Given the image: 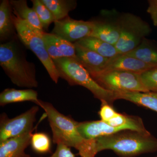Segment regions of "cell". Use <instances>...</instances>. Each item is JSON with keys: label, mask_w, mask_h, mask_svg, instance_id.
Returning <instances> with one entry per match:
<instances>
[{"label": "cell", "mask_w": 157, "mask_h": 157, "mask_svg": "<svg viewBox=\"0 0 157 157\" xmlns=\"http://www.w3.org/2000/svg\"><path fill=\"white\" fill-rule=\"evenodd\" d=\"M38 106L45 111L52 132L54 143L73 147L81 157L96 156L98 152L95 139L82 137L78 132V122L59 112L49 102L40 100Z\"/></svg>", "instance_id": "6da1fadb"}, {"label": "cell", "mask_w": 157, "mask_h": 157, "mask_svg": "<svg viewBox=\"0 0 157 157\" xmlns=\"http://www.w3.org/2000/svg\"><path fill=\"white\" fill-rule=\"evenodd\" d=\"M95 140L98 152L110 150L120 157H135L157 150V139L150 132L124 130Z\"/></svg>", "instance_id": "7a4b0ae2"}, {"label": "cell", "mask_w": 157, "mask_h": 157, "mask_svg": "<svg viewBox=\"0 0 157 157\" xmlns=\"http://www.w3.org/2000/svg\"><path fill=\"white\" fill-rule=\"evenodd\" d=\"M0 66L11 82L18 87H38L35 65L27 60L14 39L0 45Z\"/></svg>", "instance_id": "3957f363"}, {"label": "cell", "mask_w": 157, "mask_h": 157, "mask_svg": "<svg viewBox=\"0 0 157 157\" xmlns=\"http://www.w3.org/2000/svg\"><path fill=\"white\" fill-rule=\"evenodd\" d=\"M60 77L71 86L78 85L87 89L94 97L100 101H105L111 105L116 100V94L101 87L88 71L75 59L63 58L53 60Z\"/></svg>", "instance_id": "277c9868"}, {"label": "cell", "mask_w": 157, "mask_h": 157, "mask_svg": "<svg viewBox=\"0 0 157 157\" xmlns=\"http://www.w3.org/2000/svg\"><path fill=\"white\" fill-rule=\"evenodd\" d=\"M12 18L14 27L20 41L27 48L32 51L41 62L52 81L58 82L59 74L53 60L45 48L43 33L19 17L15 11H12Z\"/></svg>", "instance_id": "5b68a950"}, {"label": "cell", "mask_w": 157, "mask_h": 157, "mask_svg": "<svg viewBox=\"0 0 157 157\" xmlns=\"http://www.w3.org/2000/svg\"><path fill=\"white\" fill-rule=\"evenodd\" d=\"M101 87L113 92H147L144 86L140 73L114 70L89 73Z\"/></svg>", "instance_id": "8992f818"}, {"label": "cell", "mask_w": 157, "mask_h": 157, "mask_svg": "<svg viewBox=\"0 0 157 157\" xmlns=\"http://www.w3.org/2000/svg\"><path fill=\"white\" fill-rule=\"evenodd\" d=\"M120 19V36L115 46L119 53L124 54L139 46L151 29L147 23L134 14L125 13Z\"/></svg>", "instance_id": "52a82bcc"}, {"label": "cell", "mask_w": 157, "mask_h": 157, "mask_svg": "<svg viewBox=\"0 0 157 157\" xmlns=\"http://www.w3.org/2000/svg\"><path fill=\"white\" fill-rule=\"evenodd\" d=\"M39 109L38 105L33 106L12 118L8 117L6 113H2L0 116V142L36 128L37 126L34 127V124Z\"/></svg>", "instance_id": "ba28073f"}, {"label": "cell", "mask_w": 157, "mask_h": 157, "mask_svg": "<svg viewBox=\"0 0 157 157\" xmlns=\"http://www.w3.org/2000/svg\"><path fill=\"white\" fill-rule=\"evenodd\" d=\"M94 21L76 20L69 17L54 22L52 33L57 35L68 42H78L89 37L94 29Z\"/></svg>", "instance_id": "9c48e42d"}, {"label": "cell", "mask_w": 157, "mask_h": 157, "mask_svg": "<svg viewBox=\"0 0 157 157\" xmlns=\"http://www.w3.org/2000/svg\"><path fill=\"white\" fill-rule=\"evenodd\" d=\"M106 18L98 21H94V26L90 36L98 38L111 45H115L121 33L119 17H113L110 12H104Z\"/></svg>", "instance_id": "30bf717a"}, {"label": "cell", "mask_w": 157, "mask_h": 157, "mask_svg": "<svg viewBox=\"0 0 157 157\" xmlns=\"http://www.w3.org/2000/svg\"><path fill=\"white\" fill-rule=\"evenodd\" d=\"M43 39L46 50L53 60L63 58L77 59L74 43L52 33L43 32Z\"/></svg>", "instance_id": "8fae6325"}, {"label": "cell", "mask_w": 157, "mask_h": 157, "mask_svg": "<svg viewBox=\"0 0 157 157\" xmlns=\"http://www.w3.org/2000/svg\"><path fill=\"white\" fill-rule=\"evenodd\" d=\"M156 67H157L148 64L134 57L119 54L109 59L106 67L101 72L119 70L140 74Z\"/></svg>", "instance_id": "7c38bea8"}, {"label": "cell", "mask_w": 157, "mask_h": 157, "mask_svg": "<svg viewBox=\"0 0 157 157\" xmlns=\"http://www.w3.org/2000/svg\"><path fill=\"white\" fill-rule=\"evenodd\" d=\"M35 129L0 142V157H31L25 150L30 144Z\"/></svg>", "instance_id": "4fadbf2b"}, {"label": "cell", "mask_w": 157, "mask_h": 157, "mask_svg": "<svg viewBox=\"0 0 157 157\" xmlns=\"http://www.w3.org/2000/svg\"><path fill=\"white\" fill-rule=\"evenodd\" d=\"M77 61L89 73H98L104 70L109 59L74 43Z\"/></svg>", "instance_id": "5bb4252c"}, {"label": "cell", "mask_w": 157, "mask_h": 157, "mask_svg": "<svg viewBox=\"0 0 157 157\" xmlns=\"http://www.w3.org/2000/svg\"><path fill=\"white\" fill-rule=\"evenodd\" d=\"M38 97L36 91L32 89H6L0 94V106L4 107L7 104L25 101H31L38 105L40 101Z\"/></svg>", "instance_id": "9a60e30c"}, {"label": "cell", "mask_w": 157, "mask_h": 157, "mask_svg": "<svg viewBox=\"0 0 157 157\" xmlns=\"http://www.w3.org/2000/svg\"><path fill=\"white\" fill-rule=\"evenodd\" d=\"M117 100L123 99L157 112V92L116 93Z\"/></svg>", "instance_id": "2e32d148"}, {"label": "cell", "mask_w": 157, "mask_h": 157, "mask_svg": "<svg viewBox=\"0 0 157 157\" xmlns=\"http://www.w3.org/2000/svg\"><path fill=\"white\" fill-rule=\"evenodd\" d=\"M12 8L10 1L2 0L0 4V40L12 39L15 30L12 18Z\"/></svg>", "instance_id": "e0dca14e"}, {"label": "cell", "mask_w": 157, "mask_h": 157, "mask_svg": "<svg viewBox=\"0 0 157 157\" xmlns=\"http://www.w3.org/2000/svg\"><path fill=\"white\" fill-rule=\"evenodd\" d=\"M76 43L107 59L112 58L119 54L115 45L94 37H86Z\"/></svg>", "instance_id": "ac0fdd59"}, {"label": "cell", "mask_w": 157, "mask_h": 157, "mask_svg": "<svg viewBox=\"0 0 157 157\" xmlns=\"http://www.w3.org/2000/svg\"><path fill=\"white\" fill-rule=\"evenodd\" d=\"M124 54L134 57L144 63L157 67V47L144 38L139 46Z\"/></svg>", "instance_id": "d6986e66"}, {"label": "cell", "mask_w": 157, "mask_h": 157, "mask_svg": "<svg viewBox=\"0 0 157 157\" xmlns=\"http://www.w3.org/2000/svg\"><path fill=\"white\" fill-rule=\"evenodd\" d=\"M10 2L13 11H15L21 18L27 21L36 28L44 32L36 13L33 8L29 7L26 1L11 0Z\"/></svg>", "instance_id": "ffe728a7"}, {"label": "cell", "mask_w": 157, "mask_h": 157, "mask_svg": "<svg viewBox=\"0 0 157 157\" xmlns=\"http://www.w3.org/2000/svg\"><path fill=\"white\" fill-rule=\"evenodd\" d=\"M53 14L55 21L68 16L70 11L76 8L77 2L74 0H41Z\"/></svg>", "instance_id": "44dd1931"}, {"label": "cell", "mask_w": 157, "mask_h": 157, "mask_svg": "<svg viewBox=\"0 0 157 157\" xmlns=\"http://www.w3.org/2000/svg\"><path fill=\"white\" fill-rule=\"evenodd\" d=\"M30 145L33 150L37 153L52 152V140L48 134L44 132H36L32 135Z\"/></svg>", "instance_id": "7402d4cb"}, {"label": "cell", "mask_w": 157, "mask_h": 157, "mask_svg": "<svg viewBox=\"0 0 157 157\" xmlns=\"http://www.w3.org/2000/svg\"><path fill=\"white\" fill-rule=\"evenodd\" d=\"M31 2L33 4V8L36 13L43 29H47L51 24L55 21L53 14L41 0H32Z\"/></svg>", "instance_id": "603a6c76"}, {"label": "cell", "mask_w": 157, "mask_h": 157, "mask_svg": "<svg viewBox=\"0 0 157 157\" xmlns=\"http://www.w3.org/2000/svg\"><path fill=\"white\" fill-rule=\"evenodd\" d=\"M144 86L148 92H157V67L140 73Z\"/></svg>", "instance_id": "cb8c5ba5"}, {"label": "cell", "mask_w": 157, "mask_h": 157, "mask_svg": "<svg viewBox=\"0 0 157 157\" xmlns=\"http://www.w3.org/2000/svg\"><path fill=\"white\" fill-rule=\"evenodd\" d=\"M101 104L98 114L101 120L107 122L111 119L115 117L118 112L115 110L113 105H111L105 101H101Z\"/></svg>", "instance_id": "d4e9b609"}, {"label": "cell", "mask_w": 157, "mask_h": 157, "mask_svg": "<svg viewBox=\"0 0 157 157\" xmlns=\"http://www.w3.org/2000/svg\"><path fill=\"white\" fill-rule=\"evenodd\" d=\"M48 157H76L70 147L62 144H57L56 150L50 156Z\"/></svg>", "instance_id": "484cf974"}, {"label": "cell", "mask_w": 157, "mask_h": 157, "mask_svg": "<svg viewBox=\"0 0 157 157\" xmlns=\"http://www.w3.org/2000/svg\"><path fill=\"white\" fill-rule=\"evenodd\" d=\"M147 11L149 14L153 24L157 26V0H149Z\"/></svg>", "instance_id": "4316f807"}, {"label": "cell", "mask_w": 157, "mask_h": 157, "mask_svg": "<svg viewBox=\"0 0 157 157\" xmlns=\"http://www.w3.org/2000/svg\"><path fill=\"white\" fill-rule=\"evenodd\" d=\"M157 157V156H156V157Z\"/></svg>", "instance_id": "83f0119b"}]
</instances>
